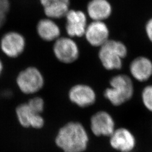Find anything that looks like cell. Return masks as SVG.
<instances>
[{
  "mask_svg": "<svg viewBox=\"0 0 152 152\" xmlns=\"http://www.w3.org/2000/svg\"><path fill=\"white\" fill-rule=\"evenodd\" d=\"M88 137L83 126L69 122L61 128L55 139L57 146L64 152H82L87 148Z\"/></svg>",
  "mask_w": 152,
  "mask_h": 152,
  "instance_id": "6da1fadb",
  "label": "cell"
},
{
  "mask_svg": "<svg viewBox=\"0 0 152 152\" xmlns=\"http://www.w3.org/2000/svg\"><path fill=\"white\" fill-rule=\"evenodd\" d=\"M127 55V49L123 42L110 40L100 47L99 58L104 68L108 71L118 70L122 67V59Z\"/></svg>",
  "mask_w": 152,
  "mask_h": 152,
  "instance_id": "3957f363",
  "label": "cell"
},
{
  "mask_svg": "<svg viewBox=\"0 0 152 152\" xmlns=\"http://www.w3.org/2000/svg\"><path fill=\"white\" fill-rule=\"evenodd\" d=\"M46 16L50 19L65 17L69 10L70 0H39Z\"/></svg>",
  "mask_w": 152,
  "mask_h": 152,
  "instance_id": "5bb4252c",
  "label": "cell"
},
{
  "mask_svg": "<svg viewBox=\"0 0 152 152\" xmlns=\"http://www.w3.org/2000/svg\"><path fill=\"white\" fill-rule=\"evenodd\" d=\"M5 21L6 19H5L0 18V28L3 26V25L4 24Z\"/></svg>",
  "mask_w": 152,
  "mask_h": 152,
  "instance_id": "44dd1931",
  "label": "cell"
},
{
  "mask_svg": "<svg viewBox=\"0 0 152 152\" xmlns=\"http://www.w3.org/2000/svg\"><path fill=\"white\" fill-rule=\"evenodd\" d=\"M141 98L144 106L152 112V85H148L144 88Z\"/></svg>",
  "mask_w": 152,
  "mask_h": 152,
  "instance_id": "e0dca14e",
  "label": "cell"
},
{
  "mask_svg": "<svg viewBox=\"0 0 152 152\" xmlns=\"http://www.w3.org/2000/svg\"><path fill=\"white\" fill-rule=\"evenodd\" d=\"M16 84L20 90L26 94L38 92L45 83L41 72L34 66H29L21 71L17 76Z\"/></svg>",
  "mask_w": 152,
  "mask_h": 152,
  "instance_id": "277c9868",
  "label": "cell"
},
{
  "mask_svg": "<svg viewBox=\"0 0 152 152\" xmlns=\"http://www.w3.org/2000/svg\"><path fill=\"white\" fill-rule=\"evenodd\" d=\"M16 117L23 127L41 129L44 125V120L40 114L34 112L27 103L19 105L16 108Z\"/></svg>",
  "mask_w": 152,
  "mask_h": 152,
  "instance_id": "8fae6325",
  "label": "cell"
},
{
  "mask_svg": "<svg viewBox=\"0 0 152 152\" xmlns=\"http://www.w3.org/2000/svg\"><path fill=\"white\" fill-rule=\"evenodd\" d=\"M26 39L19 33L11 31L5 33L1 38L0 47L7 56L15 58L23 53L26 48Z\"/></svg>",
  "mask_w": 152,
  "mask_h": 152,
  "instance_id": "8992f818",
  "label": "cell"
},
{
  "mask_svg": "<svg viewBox=\"0 0 152 152\" xmlns=\"http://www.w3.org/2000/svg\"><path fill=\"white\" fill-rule=\"evenodd\" d=\"M145 32L148 38L152 43V18L149 19L146 23Z\"/></svg>",
  "mask_w": 152,
  "mask_h": 152,
  "instance_id": "ffe728a7",
  "label": "cell"
},
{
  "mask_svg": "<svg viewBox=\"0 0 152 152\" xmlns=\"http://www.w3.org/2000/svg\"><path fill=\"white\" fill-rule=\"evenodd\" d=\"M91 129L96 136H110L115 130L114 121L107 112H98L91 117Z\"/></svg>",
  "mask_w": 152,
  "mask_h": 152,
  "instance_id": "30bf717a",
  "label": "cell"
},
{
  "mask_svg": "<svg viewBox=\"0 0 152 152\" xmlns=\"http://www.w3.org/2000/svg\"><path fill=\"white\" fill-rule=\"evenodd\" d=\"M109 31L103 22L93 21L88 25L85 36L87 42L92 46L101 47L109 40Z\"/></svg>",
  "mask_w": 152,
  "mask_h": 152,
  "instance_id": "ba28073f",
  "label": "cell"
},
{
  "mask_svg": "<svg viewBox=\"0 0 152 152\" xmlns=\"http://www.w3.org/2000/svg\"><path fill=\"white\" fill-rule=\"evenodd\" d=\"M68 95L72 103L82 108L91 105L96 100L94 90L90 86L84 84H78L73 86Z\"/></svg>",
  "mask_w": 152,
  "mask_h": 152,
  "instance_id": "9c48e42d",
  "label": "cell"
},
{
  "mask_svg": "<svg viewBox=\"0 0 152 152\" xmlns=\"http://www.w3.org/2000/svg\"><path fill=\"white\" fill-rule=\"evenodd\" d=\"M10 8V4L9 0H0V18L6 19V15Z\"/></svg>",
  "mask_w": 152,
  "mask_h": 152,
  "instance_id": "d6986e66",
  "label": "cell"
},
{
  "mask_svg": "<svg viewBox=\"0 0 152 152\" xmlns=\"http://www.w3.org/2000/svg\"><path fill=\"white\" fill-rule=\"evenodd\" d=\"M53 51L56 58L60 62L70 64L79 57L80 51L76 42L69 37H59L55 41Z\"/></svg>",
  "mask_w": 152,
  "mask_h": 152,
  "instance_id": "5b68a950",
  "label": "cell"
},
{
  "mask_svg": "<svg viewBox=\"0 0 152 152\" xmlns=\"http://www.w3.org/2000/svg\"><path fill=\"white\" fill-rule=\"evenodd\" d=\"M3 68H4V65H3V64H2V61L0 59V76L1 75L2 72L3 71Z\"/></svg>",
  "mask_w": 152,
  "mask_h": 152,
  "instance_id": "7402d4cb",
  "label": "cell"
},
{
  "mask_svg": "<svg viewBox=\"0 0 152 152\" xmlns=\"http://www.w3.org/2000/svg\"><path fill=\"white\" fill-rule=\"evenodd\" d=\"M110 143L114 149L122 152H130L135 145V139L130 131L120 128L110 136Z\"/></svg>",
  "mask_w": 152,
  "mask_h": 152,
  "instance_id": "7c38bea8",
  "label": "cell"
},
{
  "mask_svg": "<svg viewBox=\"0 0 152 152\" xmlns=\"http://www.w3.org/2000/svg\"><path fill=\"white\" fill-rule=\"evenodd\" d=\"M110 87L104 92V96L115 106H119L131 99L134 85L130 78L125 75L113 77L109 82Z\"/></svg>",
  "mask_w": 152,
  "mask_h": 152,
  "instance_id": "7a4b0ae2",
  "label": "cell"
},
{
  "mask_svg": "<svg viewBox=\"0 0 152 152\" xmlns=\"http://www.w3.org/2000/svg\"><path fill=\"white\" fill-rule=\"evenodd\" d=\"M65 30L70 37H81L85 36L87 27V17L80 10H69L65 15Z\"/></svg>",
  "mask_w": 152,
  "mask_h": 152,
  "instance_id": "52a82bcc",
  "label": "cell"
},
{
  "mask_svg": "<svg viewBox=\"0 0 152 152\" xmlns=\"http://www.w3.org/2000/svg\"><path fill=\"white\" fill-rule=\"evenodd\" d=\"M27 103L34 112H36L38 114H41L44 111L45 106L44 100L40 97H34L30 99Z\"/></svg>",
  "mask_w": 152,
  "mask_h": 152,
  "instance_id": "ac0fdd59",
  "label": "cell"
},
{
  "mask_svg": "<svg viewBox=\"0 0 152 152\" xmlns=\"http://www.w3.org/2000/svg\"><path fill=\"white\" fill-rule=\"evenodd\" d=\"M130 71L137 81H147L152 76V61L145 56L137 57L131 61Z\"/></svg>",
  "mask_w": 152,
  "mask_h": 152,
  "instance_id": "4fadbf2b",
  "label": "cell"
},
{
  "mask_svg": "<svg viewBox=\"0 0 152 152\" xmlns=\"http://www.w3.org/2000/svg\"><path fill=\"white\" fill-rule=\"evenodd\" d=\"M87 14L94 21L108 19L112 12V7L108 0H91L87 6Z\"/></svg>",
  "mask_w": 152,
  "mask_h": 152,
  "instance_id": "9a60e30c",
  "label": "cell"
},
{
  "mask_svg": "<svg viewBox=\"0 0 152 152\" xmlns=\"http://www.w3.org/2000/svg\"><path fill=\"white\" fill-rule=\"evenodd\" d=\"M36 30L39 37L45 41H55L60 35V28L50 18L41 19L37 24Z\"/></svg>",
  "mask_w": 152,
  "mask_h": 152,
  "instance_id": "2e32d148",
  "label": "cell"
}]
</instances>
